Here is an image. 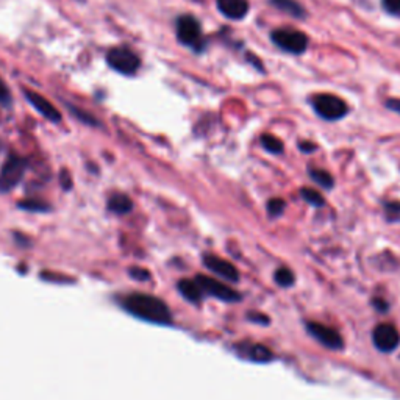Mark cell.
<instances>
[{
    "label": "cell",
    "instance_id": "18",
    "mask_svg": "<svg viewBox=\"0 0 400 400\" xmlns=\"http://www.w3.org/2000/svg\"><path fill=\"white\" fill-rule=\"evenodd\" d=\"M310 177L313 179L317 185L326 188V190H330L334 185V180L332 177L330 172L323 169H310Z\"/></svg>",
    "mask_w": 400,
    "mask_h": 400
},
{
    "label": "cell",
    "instance_id": "20",
    "mask_svg": "<svg viewBox=\"0 0 400 400\" xmlns=\"http://www.w3.org/2000/svg\"><path fill=\"white\" fill-rule=\"evenodd\" d=\"M300 196H302L303 200H307L308 203L313 205V207H322L323 202H326L322 194H319L316 190H311V188H302L300 190Z\"/></svg>",
    "mask_w": 400,
    "mask_h": 400
},
{
    "label": "cell",
    "instance_id": "22",
    "mask_svg": "<svg viewBox=\"0 0 400 400\" xmlns=\"http://www.w3.org/2000/svg\"><path fill=\"white\" fill-rule=\"evenodd\" d=\"M381 7L388 14L400 17V0H381Z\"/></svg>",
    "mask_w": 400,
    "mask_h": 400
},
{
    "label": "cell",
    "instance_id": "7",
    "mask_svg": "<svg viewBox=\"0 0 400 400\" xmlns=\"http://www.w3.org/2000/svg\"><path fill=\"white\" fill-rule=\"evenodd\" d=\"M23 170H26V163L19 157H10L7 163L3 164L0 170V191L8 192L19 183Z\"/></svg>",
    "mask_w": 400,
    "mask_h": 400
},
{
    "label": "cell",
    "instance_id": "26",
    "mask_svg": "<svg viewBox=\"0 0 400 400\" xmlns=\"http://www.w3.org/2000/svg\"><path fill=\"white\" fill-rule=\"evenodd\" d=\"M385 105L386 108H390L394 113L400 114V99H388Z\"/></svg>",
    "mask_w": 400,
    "mask_h": 400
},
{
    "label": "cell",
    "instance_id": "17",
    "mask_svg": "<svg viewBox=\"0 0 400 400\" xmlns=\"http://www.w3.org/2000/svg\"><path fill=\"white\" fill-rule=\"evenodd\" d=\"M260 141H261V146L269 152V154H274V155L283 154L285 146L279 138H275L274 134H268V133L263 134Z\"/></svg>",
    "mask_w": 400,
    "mask_h": 400
},
{
    "label": "cell",
    "instance_id": "25",
    "mask_svg": "<svg viewBox=\"0 0 400 400\" xmlns=\"http://www.w3.org/2000/svg\"><path fill=\"white\" fill-rule=\"evenodd\" d=\"M130 274H132V277H134V279L139 280V281H144V280H149L150 279V274L147 272L146 269H141V268H133L130 270Z\"/></svg>",
    "mask_w": 400,
    "mask_h": 400
},
{
    "label": "cell",
    "instance_id": "19",
    "mask_svg": "<svg viewBox=\"0 0 400 400\" xmlns=\"http://www.w3.org/2000/svg\"><path fill=\"white\" fill-rule=\"evenodd\" d=\"M274 279H275V281H277V285L281 286V288L292 286L294 280H296V277H294V274L288 268H279L277 270H275Z\"/></svg>",
    "mask_w": 400,
    "mask_h": 400
},
{
    "label": "cell",
    "instance_id": "3",
    "mask_svg": "<svg viewBox=\"0 0 400 400\" xmlns=\"http://www.w3.org/2000/svg\"><path fill=\"white\" fill-rule=\"evenodd\" d=\"M270 41L280 50L291 55L305 54L310 44L308 34L297 30V28H277V30L270 33Z\"/></svg>",
    "mask_w": 400,
    "mask_h": 400
},
{
    "label": "cell",
    "instance_id": "12",
    "mask_svg": "<svg viewBox=\"0 0 400 400\" xmlns=\"http://www.w3.org/2000/svg\"><path fill=\"white\" fill-rule=\"evenodd\" d=\"M234 350L238 352L239 357L247 358V360H250L254 363H268L274 358L272 350L263 344L239 343L234 346Z\"/></svg>",
    "mask_w": 400,
    "mask_h": 400
},
{
    "label": "cell",
    "instance_id": "23",
    "mask_svg": "<svg viewBox=\"0 0 400 400\" xmlns=\"http://www.w3.org/2000/svg\"><path fill=\"white\" fill-rule=\"evenodd\" d=\"M0 105L2 107H11V92L2 79H0Z\"/></svg>",
    "mask_w": 400,
    "mask_h": 400
},
{
    "label": "cell",
    "instance_id": "30",
    "mask_svg": "<svg viewBox=\"0 0 400 400\" xmlns=\"http://www.w3.org/2000/svg\"><path fill=\"white\" fill-rule=\"evenodd\" d=\"M61 179H64V181H61V183L64 185V188H69V186H70L69 174H68V172H63V174H61Z\"/></svg>",
    "mask_w": 400,
    "mask_h": 400
},
{
    "label": "cell",
    "instance_id": "6",
    "mask_svg": "<svg viewBox=\"0 0 400 400\" xmlns=\"http://www.w3.org/2000/svg\"><path fill=\"white\" fill-rule=\"evenodd\" d=\"M196 280L200 288H202L203 294H207V296L223 300V302H238V300H241L238 291L232 290L230 286L222 283L219 280L207 277V275H197Z\"/></svg>",
    "mask_w": 400,
    "mask_h": 400
},
{
    "label": "cell",
    "instance_id": "5",
    "mask_svg": "<svg viewBox=\"0 0 400 400\" xmlns=\"http://www.w3.org/2000/svg\"><path fill=\"white\" fill-rule=\"evenodd\" d=\"M107 63L111 69L122 75H134L141 66L139 57L127 47H114L107 54Z\"/></svg>",
    "mask_w": 400,
    "mask_h": 400
},
{
    "label": "cell",
    "instance_id": "8",
    "mask_svg": "<svg viewBox=\"0 0 400 400\" xmlns=\"http://www.w3.org/2000/svg\"><path fill=\"white\" fill-rule=\"evenodd\" d=\"M307 330L314 339L319 341L322 346L332 350H341L344 347V341L341 334L333 328L323 326L319 322H307Z\"/></svg>",
    "mask_w": 400,
    "mask_h": 400
},
{
    "label": "cell",
    "instance_id": "21",
    "mask_svg": "<svg viewBox=\"0 0 400 400\" xmlns=\"http://www.w3.org/2000/svg\"><path fill=\"white\" fill-rule=\"evenodd\" d=\"M285 207H286L285 200H281V199H270L269 202H268V213L270 216H272V217H277V216H280L281 213H283Z\"/></svg>",
    "mask_w": 400,
    "mask_h": 400
},
{
    "label": "cell",
    "instance_id": "14",
    "mask_svg": "<svg viewBox=\"0 0 400 400\" xmlns=\"http://www.w3.org/2000/svg\"><path fill=\"white\" fill-rule=\"evenodd\" d=\"M269 3L275 10L294 17V19H305L307 17V10L303 8V5L299 0H269Z\"/></svg>",
    "mask_w": 400,
    "mask_h": 400
},
{
    "label": "cell",
    "instance_id": "9",
    "mask_svg": "<svg viewBox=\"0 0 400 400\" xmlns=\"http://www.w3.org/2000/svg\"><path fill=\"white\" fill-rule=\"evenodd\" d=\"M372 341L379 350L392 352L400 344V334L397 328L391 326V323H380V326L374 328Z\"/></svg>",
    "mask_w": 400,
    "mask_h": 400
},
{
    "label": "cell",
    "instance_id": "13",
    "mask_svg": "<svg viewBox=\"0 0 400 400\" xmlns=\"http://www.w3.org/2000/svg\"><path fill=\"white\" fill-rule=\"evenodd\" d=\"M217 10L232 21L244 19L250 10L249 0H216Z\"/></svg>",
    "mask_w": 400,
    "mask_h": 400
},
{
    "label": "cell",
    "instance_id": "16",
    "mask_svg": "<svg viewBox=\"0 0 400 400\" xmlns=\"http://www.w3.org/2000/svg\"><path fill=\"white\" fill-rule=\"evenodd\" d=\"M132 200L128 199L126 194H114L108 200V208L116 214H127L128 211H132Z\"/></svg>",
    "mask_w": 400,
    "mask_h": 400
},
{
    "label": "cell",
    "instance_id": "31",
    "mask_svg": "<svg viewBox=\"0 0 400 400\" xmlns=\"http://www.w3.org/2000/svg\"><path fill=\"white\" fill-rule=\"evenodd\" d=\"M374 303L379 305V307H377L379 311H388V305L383 302V300H381V302H377V300H374Z\"/></svg>",
    "mask_w": 400,
    "mask_h": 400
},
{
    "label": "cell",
    "instance_id": "27",
    "mask_svg": "<svg viewBox=\"0 0 400 400\" xmlns=\"http://www.w3.org/2000/svg\"><path fill=\"white\" fill-rule=\"evenodd\" d=\"M249 319L254 321V322H258V323H263V326H268L269 323V319L266 316H261L258 313H249Z\"/></svg>",
    "mask_w": 400,
    "mask_h": 400
},
{
    "label": "cell",
    "instance_id": "11",
    "mask_svg": "<svg viewBox=\"0 0 400 400\" xmlns=\"http://www.w3.org/2000/svg\"><path fill=\"white\" fill-rule=\"evenodd\" d=\"M23 96L27 97L28 102H30L32 107L38 111V113L43 114L46 119H49L52 122H60L61 121V113L57 110L54 103H50L46 97L41 96V94L30 91V90H23Z\"/></svg>",
    "mask_w": 400,
    "mask_h": 400
},
{
    "label": "cell",
    "instance_id": "4",
    "mask_svg": "<svg viewBox=\"0 0 400 400\" xmlns=\"http://www.w3.org/2000/svg\"><path fill=\"white\" fill-rule=\"evenodd\" d=\"M311 107L323 121H339L349 113L346 100L334 94H316L311 97Z\"/></svg>",
    "mask_w": 400,
    "mask_h": 400
},
{
    "label": "cell",
    "instance_id": "28",
    "mask_svg": "<svg viewBox=\"0 0 400 400\" xmlns=\"http://www.w3.org/2000/svg\"><path fill=\"white\" fill-rule=\"evenodd\" d=\"M299 147H300V150L307 152V154H311V152L317 150V146L313 144V143H308V141H307V143H300Z\"/></svg>",
    "mask_w": 400,
    "mask_h": 400
},
{
    "label": "cell",
    "instance_id": "10",
    "mask_svg": "<svg viewBox=\"0 0 400 400\" xmlns=\"http://www.w3.org/2000/svg\"><path fill=\"white\" fill-rule=\"evenodd\" d=\"M203 264L207 266V269L211 270V272L219 275V277L223 280L233 281V283L239 280V272H238V269L234 268V264L223 260V258H219L216 255H205Z\"/></svg>",
    "mask_w": 400,
    "mask_h": 400
},
{
    "label": "cell",
    "instance_id": "29",
    "mask_svg": "<svg viewBox=\"0 0 400 400\" xmlns=\"http://www.w3.org/2000/svg\"><path fill=\"white\" fill-rule=\"evenodd\" d=\"M72 111H74V114H77L79 117H81V119H83V121L88 122V123H97L96 121H94V117H91L90 114H83V113H81V111L75 110V108H72Z\"/></svg>",
    "mask_w": 400,
    "mask_h": 400
},
{
    "label": "cell",
    "instance_id": "2",
    "mask_svg": "<svg viewBox=\"0 0 400 400\" xmlns=\"http://www.w3.org/2000/svg\"><path fill=\"white\" fill-rule=\"evenodd\" d=\"M175 32H177V39L180 44H183L186 47H190L192 52H197L200 54L205 49V38L202 32V26L197 17H194L191 14H183L177 17V22H175Z\"/></svg>",
    "mask_w": 400,
    "mask_h": 400
},
{
    "label": "cell",
    "instance_id": "15",
    "mask_svg": "<svg viewBox=\"0 0 400 400\" xmlns=\"http://www.w3.org/2000/svg\"><path fill=\"white\" fill-rule=\"evenodd\" d=\"M179 291H180L181 296H183L186 300H190V302H192V303H199L205 296L202 288H200L196 279L194 280H190V279L180 280L179 281Z\"/></svg>",
    "mask_w": 400,
    "mask_h": 400
},
{
    "label": "cell",
    "instance_id": "1",
    "mask_svg": "<svg viewBox=\"0 0 400 400\" xmlns=\"http://www.w3.org/2000/svg\"><path fill=\"white\" fill-rule=\"evenodd\" d=\"M123 308L139 319L168 326L172 322V314L166 303L161 299L149 296V294L134 292L123 300Z\"/></svg>",
    "mask_w": 400,
    "mask_h": 400
},
{
    "label": "cell",
    "instance_id": "24",
    "mask_svg": "<svg viewBox=\"0 0 400 400\" xmlns=\"http://www.w3.org/2000/svg\"><path fill=\"white\" fill-rule=\"evenodd\" d=\"M21 208L27 211H46L47 205L39 202V200H26V202H21Z\"/></svg>",
    "mask_w": 400,
    "mask_h": 400
}]
</instances>
